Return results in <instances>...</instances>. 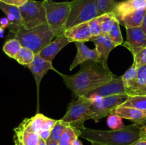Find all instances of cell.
Listing matches in <instances>:
<instances>
[{
	"instance_id": "obj_1",
	"label": "cell",
	"mask_w": 146,
	"mask_h": 145,
	"mask_svg": "<svg viewBox=\"0 0 146 145\" xmlns=\"http://www.w3.org/2000/svg\"><path fill=\"white\" fill-rule=\"evenodd\" d=\"M58 73L62 77L64 83L76 97H88L94 90L111 81L115 75L101 62L88 60L81 64L78 72L71 75Z\"/></svg>"
},
{
	"instance_id": "obj_2",
	"label": "cell",
	"mask_w": 146,
	"mask_h": 145,
	"mask_svg": "<svg viewBox=\"0 0 146 145\" xmlns=\"http://www.w3.org/2000/svg\"><path fill=\"white\" fill-rule=\"evenodd\" d=\"M143 124L134 123L117 130H99L84 127L81 129L80 137L91 142L106 145H129L140 139Z\"/></svg>"
},
{
	"instance_id": "obj_3",
	"label": "cell",
	"mask_w": 146,
	"mask_h": 145,
	"mask_svg": "<svg viewBox=\"0 0 146 145\" xmlns=\"http://www.w3.org/2000/svg\"><path fill=\"white\" fill-rule=\"evenodd\" d=\"M55 37L56 35L48 24H44L30 30L22 27L14 36V38L19 41L22 47L31 50L35 54L38 53Z\"/></svg>"
},
{
	"instance_id": "obj_4",
	"label": "cell",
	"mask_w": 146,
	"mask_h": 145,
	"mask_svg": "<svg viewBox=\"0 0 146 145\" xmlns=\"http://www.w3.org/2000/svg\"><path fill=\"white\" fill-rule=\"evenodd\" d=\"M46 13L47 24L56 36L64 35L66 26L71 11V2H56L43 0Z\"/></svg>"
},
{
	"instance_id": "obj_5",
	"label": "cell",
	"mask_w": 146,
	"mask_h": 145,
	"mask_svg": "<svg viewBox=\"0 0 146 145\" xmlns=\"http://www.w3.org/2000/svg\"><path fill=\"white\" fill-rule=\"evenodd\" d=\"M91 102L92 99L88 97H78L77 100H73L68 105L66 113L61 119L81 130L85 127V121L93 119L94 113L90 108Z\"/></svg>"
},
{
	"instance_id": "obj_6",
	"label": "cell",
	"mask_w": 146,
	"mask_h": 145,
	"mask_svg": "<svg viewBox=\"0 0 146 145\" xmlns=\"http://www.w3.org/2000/svg\"><path fill=\"white\" fill-rule=\"evenodd\" d=\"M66 30L98 16L96 0H73Z\"/></svg>"
},
{
	"instance_id": "obj_7",
	"label": "cell",
	"mask_w": 146,
	"mask_h": 145,
	"mask_svg": "<svg viewBox=\"0 0 146 145\" xmlns=\"http://www.w3.org/2000/svg\"><path fill=\"white\" fill-rule=\"evenodd\" d=\"M22 17V27L27 30L47 24L46 13L44 2L29 0L19 7Z\"/></svg>"
},
{
	"instance_id": "obj_8",
	"label": "cell",
	"mask_w": 146,
	"mask_h": 145,
	"mask_svg": "<svg viewBox=\"0 0 146 145\" xmlns=\"http://www.w3.org/2000/svg\"><path fill=\"white\" fill-rule=\"evenodd\" d=\"M128 98L127 95H118L105 98H93L90 106L94 113L93 119L98 122L102 118L111 115L115 108L122 105Z\"/></svg>"
},
{
	"instance_id": "obj_9",
	"label": "cell",
	"mask_w": 146,
	"mask_h": 145,
	"mask_svg": "<svg viewBox=\"0 0 146 145\" xmlns=\"http://www.w3.org/2000/svg\"><path fill=\"white\" fill-rule=\"evenodd\" d=\"M118 95H127V94L125 92L122 77L115 75V77L111 81L91 91L88 94V98L93 99L97 97L105 98V97Z\"/></svg>"
},
{
	"instance_id": "obj_10",
	"label": "cell",
	"mask_w": 146,
	"mask_h": 145,
	"mask_svg": "<svg viewBox=\"0 0 146 145\" xmlns=\"http://www.w3.org/2000/svg\"><path fill=\"white\" fill-rule=\"evenodd\" d=\"M127 40L123 45L128 48L133 55L146 47V34L141 27L125 28Z\"/></svg>"
},
{
	"instance_id": "obj_11",
	"label": "cell",
	"mask_w": 146,
	"mask_h": 145,
	"mask_svg": "<svg viewBox=\"0 0 146 145\" xmlns=\"http://www.w3.org/2000/svg\"><path fill=\"white\" fill-rule=\"evenodd\" d=\"M28 68L31 71V73H32L33 76L34 78V80L36 81L37 88V93L38 95L40 83H41V81L42 80L43 77L45 75H46L47 72L49 70L52 69L54 70V71H56V70L53 67L52 63L44 60V58L40 57L38 53L36 54L34 61L31 62V63H30L28 65Z\"/></svg>"
},
{
	"instance_id": "obj_12",
	"label": "cell",
	"mask_w": 146,
	"mask_h": 145,
	"mask_svg": "<svg viewBox=\"0 0 146 145\" xmlns=\"http://www.w3.org/2000/svg\"><path fill=\"white\" fill-rule=\"evenodd\" d=\"M0 9L5 14L9 21V30L13 36L22 28V17L19 7L0 1Z\"/></svg>"
},
{
	"instance_id": "obj_13",
	"label": "cell",
	"mask_w": 146,
	"mask_h": 145,
	"mask_svg": "<svg viewBox=\"0 0 146 145\" xmlns=\"http://www.w3.org/2000/svg\"><path fill=\"white\" fill-rule=\"evenodd\" d=\"M124 88L128 97L146 95V65L138 68L136 78Z\"/></svg>"
},
{
	"instance_id": "obj_14",
	"label": "cell",
	"mask_w": 146,
	"mask_h": 145,
	"mask_svg": "<svg viewBox=\"0 0 146 145\" xmlns=\"http://www.w3.org/2000/svg\"><path fill=\"white\" fill-rule=\"evenodd\" d=\"M76 46L77 48V53L75 58L73 61L72 63L70 65V70H73L77 65H81L88 60L101 62V58L96 48L90 49L85 45L84 42H75Z\"/></svg>"
},
{
	"instance_id": "obj_15",
	"label": "cell",
	"mask_w": 146,
	"mask_h": 145,
	"mask_svg": "<svg viewBox=\"0 0 146 145\" xmlns=\"http://www.w3.org/2000/svg\"><path fill=\"white\" fill-rule=\"evenodd\" d=\"M70 43L71 42L68 41L65 35L58 36H56V38L54 41L46 45L38 54L44 60L52 63L53 60L58 53V52Z\"/></svg>"
},
{
	"instance_id": "obj_16",
	"label": "cell",
	"mask_w": 146,
	"mask_h": 145,
	"mask_svg": "<svg viewBox=\"0 0 146 145\" xmlns=\"http://www.w3.org/2000/svg\"><path fill=\"white\" fill-rule=\"evenodd\" d=\"M91 41L95 44L96 48L99 53L101 62L104 64V66L108 68L107 62L108 55L111 51L118 45L111 41L108 34H101Z\"/></svg>"
},
{
	"instance_id": "obj_17",
	"label": "cell",
	"mask_w": 146,
	"mask_h": 145,
	"mask_svg": "<svg viewBox=\"0 0 146 145\" xmlns=\"http://www.w3.org/2000/svg\"><path fill=\"white\" fill-rule=\"evenodd\" d=\"M70 42H86L91 41V31L88 22L82 23L67 28L64 32Z\"/></svg>"
},
{
	"instance_id": "obj_18",
	"label": "cell",
	"mask_w": 146,
	"mask_h": 145,
	"mask_svg": "<svg viewBox=\"0 0 146 145\" xmlns=\"http://www.w3.org/2000/svg\"><path fill=\"white\" fill-rule=\"evenodd\" d=\"M14 138L23 145H38L40 140L38 134L33 132L24 120L14 129Z\"/></svg>"
},
{
	"instance_id": "obj_19",
	"label": "cell",
	"mask_w": 146,
	"mask_h": 145,
	"mask_svg": "<svg viewBox=\"0 0 146 145\" xmlns=\"http://www.w3.org/2000/svg\"><path fill=\"white\" fill-rule=\"evenodd\" d=\"M114 114L123 119H129L134 123L143 124L146 121V112L136 108L120 105L113 110Z\"/></svg>"
},
{
	"instance_id": "obj_20",
	"label": "cell",
	"mask_w": 146,
	"mask_h": 145,
	"mask_svg": "<svg viewBox=\"0 0 146 145\" xmlns=\"http://www.w3.org/2000/svg\"><path fill=\"white\" fill-rule=\"evenodd\" d=\"M143 9H146V0H125L118 2L112 12L117 18Z\"/></svg>"
},
{
	"instance_id": "obj_21",
	"label": "cell",
	"mask_w": 146,
	"mask_h": 145,
	"mask_svg": "<svg viewBox=\"0 0 146 145\" xmlns=\"http://www.w3.org/2000/svg\"><path fill=\"white\" fill-rule=\"evenodd\" d=\"M145 12L146 9H143L117 18L116 19L119 22L120 25L123 26L125 28L141 27Z\"/></svg>"
},
{
	"instance_id": "obj_22",
	"label": "cell",
	"mask_w": 146,
	"mask_h": 145,
	"mask_svg": "<svg viewBox=\"0 0 146 145\" xmlns=\"http://www.w3.org/2000/svg\"><path fill=\"white\" fill-rule=\"evenodd\" d=\"M81 131L74 127L68 125L61 135L58 144L59 145H71L78 137H80Z\"/></svg>"
},
{
	"instance_id": "obj_23",
	"label": "cell",
	"mask_w": 146,
	"mask_h": 145,
	"mask_svg": "<svg viewBox=\"0 0 146 145\" xmlns=\"http://www.w3.org/2000/svg\"><path fill=\"white\" fill-rule=\"evenodd\" d=\"M21 48L22 45L19 41L17 38H13L6 41L3 45V51L9 58L15 59Z\"/></svg>"
},
{
	"instance_id": "obj_24",
	"label": "cell",
	"mask_w": 146,
	"mask_h": 145,
	"mask_svg": "<svg viewBox=\"0 0 146 145\" xmlns=\"http://www.w3.org/2000/svg\"><path fill=\"white\" fill-rule=\"evenodd\" d=\"M121 105L136 108L146 112V95L128 97Z\"/></svg>"
},
{
	"instance_id": "obj_25",
	"label": "cell",
	"mask_w": 146,
	"mask_h": 145,
	"mask_svg": "<svg viewBox=\"0 0 146 145\" xmlns=\"http://www.w3.org/2000/svg\"><path fill=\"white\" fill-rule=\"evenodd\" d=\"M98 16L111 13L118 4L116 0H96Z\"/></svg>"
},
{
	"instance_id": "obj_26",
	"label": "cell",
	"mask_w": 146,
	"mask_h": 145,
	"mask_svg": "<svg viewBox=\"0 0 146 145\" xmlns=\"http://www.w3.org/2000/svg\"><path fill=\"white\" fill-rule=\"evenodd\" d=\"M35 55L36 54L31 50L25 47H22L17 56L16 57L15 60L21 65L28 66L34 61Z\"/></svg>"
},
{
	"instance_id": "obj_27",
	"label": "cell",
	"mask_w": 146,
	"mask_h": 145,
	"mask_svg": "<svg viewBox=\"0 0 146 145\" xmlns=\"http://www.w3.org/2000/svg\"><path fill=\"white\" fill-rule=\"evenodd\" d=\"M108 36L111 38V41L115 43L117 45H123V38L121 28H120V24L117 19L115 20L113 25L111 27Z\"/></svg>"
},
{
	"instance_id": "obj_28",
	"label": "cell",
	"mask_w": 146,
	"mask_h": 145,
	"mask_svg": "<svg viewBox=\"0 0 146 145\" xmlns=\"http://www.w3.org/2000/svg\"><path fill=\"white\" fill-rule=\"evenodd\" d=\"M68 125V123L64 122L61 119H59V120H57L55 126L54 127V128L51 130V136H50L49 139L51 140L54 141V142H58L61 135L64 133V130H65V129Z\"/></svg>"
},
{
	"instance_id": "obj_29",
	"label": "cell",
	"mask_w": 146,
	"mask_h": 145,
	"mask_svg": "<svg viewBox=\"0 0 146 145\" xmlns=\"http://www.w3.org/2000/svg\"><path fill=\"white\" fill-rule=\"evenodd\" d=\"M88 22L90 31H91V36H92V38H91V41H92L97 36L102 34V28H101L102 16H98Z\"/></svg>"
},
{
	"instance_id": "obj_30",
	"label": "cell",
	"mask_w": 146,
	"mask_h": 145,
	"mask_svg": "<svg viewBox=\"0 0 146 145\" xmlns=\"http://www.w3.org/2000/svg\"><path fill=\"white\" fill-rule=\"evenodd\" d=\"M115 20H116V18L114 16V14H113V12L102 15V23H101L102 34H108Z\"/></svg>"
},
{
	"instance_id": "obj_31",
	"label": "cell",
	"mask_w": 146,
	"mask_h": 145,
	"mask_svg": "<svg viewBox=\"0 0 146 145\" xmlns=\"http://www.w3.org/2000/svg\"><path fill=\"white\" fill-rule=\"evenodd\" d=\"M107 125L113 130L121 129L125 127L122 121V118L114 114H111L108 116Z\"/></svg>"
},
{
	"instance_id": "obj_32",
	"label": "cell",
	"mask_w": 146,
	"mask_h": 145,
	"mask_svg": "<svg viewBox=\"0 0 146 145\" xmlns=\"http://www.w3.org/2000/svg\"><path fill=\"white\" fill-rule=\"evenodd\" d=\"M138 68L135 65V64L133 63V65L128 68V71L121 76L122 77L123 85H127V84L129 83L130 82L136 78L137 75H138Z\"/></svg>"
},
{
	"instance_id": "obj_33",
	"label": "cell",
	"mask_w": 146,
	"mask_h": 145,
	"mask_svg": "<svg viewBox=\"0 0 146 145\" xmlns=\"http://www.w3.org/2000/svg\"><path fill=\"white\" fill-rule=\"evenodd\" d=\"M133 63L138 68L146 65V47L133 55Z\"/></svg>"
},
{
	"instance_id": "obj_34",
	"label": "cell",
	"mask_w": 146,
	"mask_h": 145,
	"mask_svg": "<svg viewBox=\"0 0 146 145\" xmlns=\"http://www.w3.org/2000/svg\"><path fill=\"white\" fill-rule=\"evenodd\" d=\"M29 0H0V1L5 4H9V5L16 6V7H20L27 3Z\"/></svg>"
},
{
	"instance_id": "obj_35",
	"label": "cell",
	"mask_w": 146,
	"mask_h": 145,
	"mask_svg": "<svg viewBox=\"0 0 146 145\" xmlns=\"http://www.w3.org/2000/svg\"><path fill=\"white\" fill-rule=\"evenodd\" d=\"M51 130H41L40 131V132L38 133L40 138H41L42 139L45 140L46 142L48 139L50 138L51 136Z\"/></svg>"
},
{
	"instance_id": "obj_36",
	"label": "cell",
	"mask_w": 146,
	"mask_h": 145,
	"mask_svg": "<svg viewBox=\"0 0 146 145\" xmlns=\"http://www.w3.org/2000/svg\"><path fill=\"white\" fill-rule=\"evenodd\" d=\"M9 26V21L7 17H2L0 18V26L2 28L5 29Z\"/></svg>"
},
{
	"instance_id": "obj_37",
	"label": "cell",
	"mask_w": 146,
	"mask_h": 145,
	"mask_svg": "<svg viewBox=\"0 0 146 145\" xmlns=\"http://www.w3.org/2000/svg\"><path fill=\"white\" fill-rule=\"evenodd\" d=\"M140 136L141 139L146 140V124L143 123L141 127V132H140Z\"/></svg>"
},
{
	"instance_id": "obj_38",
	"label": "cell",
	"mask_w": 146,
	"mask_h": 145,
	"mask_svg": "<svg viewBox=\"0 0 146 145\" xmlns=\"http://www.w3.org/2000/svg\"><path fill=\"white\" fill-rule=\"evenodd\" d=\"M129 145H146V140H143V139H138V141H136L134 143L131 144Z\"/></svg>"
},
{
	"instance_id": "obj_39",
	"label": "cell",
	"mask_w": 146,
	"mask_h": 145,
	"mask_svg": "<svg viewBox=\"0 0 146 145\" xmlns=\"http://www.w3.org/2000/svg\"><path fill=\"white\" fill-rule=\"evenodd\" d=\"M141 28H142V29L143 30V31L146 34V12L145 14V16H144L143 21V24L142 25H141Z\"/></svg>"
},
{
	"instance_id": "obj_40",
	"label": "cell",
	"mask_w": 146,
	"mask_h": 145,
	"mask_svg": "<svg viewBox=\"0 0 146 145\" xmlns=\"http://www.w3.org/2000/svg\"><path fill=\"white\" fill-rule=\"evenodd\" d=\"M46 143H47V145H59L58 142H54V141L51 140L50 139H48V140L46 141Z\"/></svg>"
},
{
	"instance_id": "obj_41",
	"label": "cell",
	"mask_w": 146,
	"mask_h": 145,
	"mask_svg": "<svg viewBox=\"0 0 146 145\" xmlns=\"http://www.w3.org/2000/svg\"><path fill=\"white\" fill-rule=\"evenodd\" d=\"M38 145H47V143L45 140H44V139H42L41 138H40V140Z\"/></svg>"
},
{
	"instance_id": "obj_42",
	"label": "cell",
	"mask_w": 146,
	"mask_h": 145,
	"mask_svg": "<svg viewBox=\"0 0 146 145\" xmlns=\"http://www.w3.org/2000/svg\"><path fill=\"white\" fill-rule=\"evenodd\" d=\"M71 145H83V144H82V142L79 140V139H77L76 140L75 142H74Z\"/></svg>"
},
{
	"instance_id": "obj_43",
	"label": "cell",
	"mask_w": 146,
	"mask_h": 145,
	"mask_svg": "<svg viewBox=\"0 0 146 145\" xmlns=\"http://www.w3.org/2000/svg\"><path fill=\"white\" fill-rule=\"evenodd\" d=\"M14 145H23L18 140V139H16V138L14 137Z\"/></svg>"
},
{
	"instance_id": "obj_44",
	"label": "cell",
	"mask_w": 146,
	"mask_h": 145,
	"mask_svg": "<svg viewBox=\"0 0 146 145\" xmlns=\"http://www.w3.org/2000/svg\"><path fill=\"white\" fill-rule=\"evenodd\" d=\"M4 28H2L1 26H0V38H2V37L4 36Z\"/></svg>"
},
{
	"instance_id": "obj_45",
	"label": "cell",
	"mask_w": 146,
	"mask_h": 145,
	"mask_svg": "<svg viewBox=\"0 0 146 145\" xmlns=\"http://www.w3.org/2000/svg\"><path fill=\"white\" fill-rule=\"evenodd\" d=\"M91 145H106L104 144H101V143H98V142H91Z\"/></svg>"
},
{
	"instance_id": "obj_46",
	"label": "cell",
	"mask_w": 146,
	"mask_h": 145,
	"mask_svg": "<svg viewBox=\"0 0 146 145\" xmlns=\"http://www.w3.org/2000/svg\"><path fill=\"white\" fill-rule=\"evenodd\" d=\"M144 124H146V121H145V122H144Z\"/></svg>"
}]
</instances>
